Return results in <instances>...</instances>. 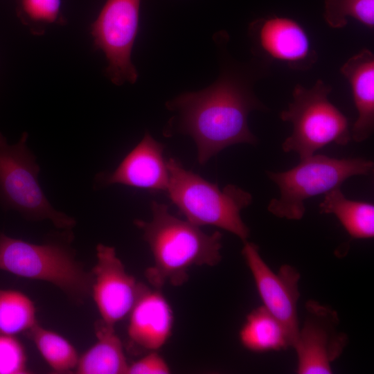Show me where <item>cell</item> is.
Wrapping results in <instances>:
<instances>
[{
  "mask_svg": "<svg viewBox=\"0 0 374 374\" xmlns=\"http://www.w3.org/2000/svg\"><path fill=\"white\" fill-rule=\"evenodd\" d=\"M224 60L212 84L181 93L166 104L176 114L170 131L192 137L200 164L231 145H255L258 140L249 130L248 116L252 111L267 109L255 95L253 87L270 73L271 64L256 57L245 64Z\"/></svg>",
  "mask_w": 374,
  "mask_h": 374,
  "instance_id": "cell-1",
  "label": "cell"
},
{
  "mask_svg": "<svg viewBox=\"0 0 374 374\" xmlns=\"http://www.w3.org/2000/svg\"><path fill=\"white\" fill-rule=\"evenodd\" d=\"M152 220H136L134 223L143 231L154 264L145 276L149 283L161 289L166 283L181 286L188 278L193 266H215L222 258V234L208 235L199 226L170 214L167 205L153 201Z\"/></svg>",
  "mask_w": 374,
  "mask_h": 374,
  "instance_id": "cell-2",
  "label": "cell"
},
{
  "mask_svg": "<svg viewBox=\"0 0 374 374\" xmlns=\"http://www.w3.org/2000/svg\"><path fill=\"white\" fill-rule=\"evenodd\" d=\"M167 166L168 197L188 222L198 226H217L235 235L243 242L247 241L249 229L240 212L252 202L249 192L233 184L221 190L216 184L186 170L172 158L167 161Z\"/></svg>",
  "mask_w": 374,
  "mask_h": 374,
  "instance_id": "cell-3",
  "label": "cell"
},
{
  "mask_svg": "<svg viewBox=\"0 0 374 374\" xmlns=\"http://www.w3.org/2000/svg\"><path fill=\"white\" fill-rule=\"evenodd\" d=\"M373 168L372 161L363 158L336 159L314 154L300 159L290 170L267 171L280 190V197L271 199L267 210L280 218L299 220L305 214L306 199L340 188L351 177L368 175Z\"/></svg>",
  "mask_w": 374,
  "mask_h": 374,
  "instance_id": "cell-4",
  "label": "cell"
},
{
  "mask_svg": "<svg viewBox=\"0 0 374 374\" xmlns=\"http://www.w3.org/2000/svg\"><path fill=\"white\" fill-rule=\"evenodd\" d=\"M332 87L318 80L310 89L297 84L288 108L280 113L292 132L282 143L285 152H294L300 159L308 157L328 144L344 145L351 139L347 117L329 100Z\"/></svg>",
  "mask_w": 374,
  "mask_h": 374,
  "instance_id": "cell-5",
  "label": "cell"
},
{
  "mask_svg": "<svg viewBox=\"0 0 374 374\" xmlns=\"http://www.w3.org/2000/svg\"><path fill=\"white\" fill-rule=\"evenodd\" d=\"M0 269L50 283L81 301L91 294L93 276L60 244H35L0 233Z\"/></svg>",
  "mask_w": 374,
  "mask_h": 374,
  "instance_id": "cell-6",
  "label": "cell"
},
{
  "mask_svg": "<svg viewBox=\"0 0 374 374\" xmlns=\"http://www.w3.org/2000/svg\"><path fill=\"white\" fill-rule=\"evenodd\" d=\"M24 132L15 144H9L0 132V205L18 211L30 220H50L59 229H69L75 220L55 209L38 181L39 167L27 146Z\"/></svg>",
  "mask_w": 374,
  "mask_h": 374,
  "instance_id": "cell-7",
  "label": "cell"
},
{
  "mask_svg": "<svg viewBox=\"0 0 374 374\" xmlns=\"http://www.w3.org/2000/svg\"><path fill=\"white\" fill-rule=\"evenodd\" d=\"M141 3V0H106L91 25L93 46L107 60L105 74L117 86L134 84L139 77L132 53L139 30Z\"/></svg>",
  "mask_w": 374,
  "mask_h": 374,
  "instance_id": "cell-8",
  "label": "cell"
},
{
  "mask_svg": "<svg viewBox=\"0 0 374 374\" xmlns=\"http://www.w3.org/2000/svg\"><path fill=\"white\" fill-rule=\"evenodd\" d=\"M337 312L309 300L305 315L292 345L297 355L299 374H329L332 364L343 353L348 336L339 328Z\"/></svg>",
  "mask_w": 374,
  "mask_h": 374,
  "instance_id": "cell-9",
  "label": "cell"
},
{
  "mask_svg": "<svg viewBox=\"0 0 374 374\" xmlns=\"http://www.w3.org/2000/svg\"><path fill=\"white\" fill-rule=\"evenodd\" d=\"M253 57L269 64H282L292 70H310L317 62L303 27L293 19L270 16L256 19L248 28Z\"/></svg>",
  "mask_w": 374,
  "mask_h": 374,
  "instance_id": "cell-10",
  "label": "cell"
},
{
  "mask_svg": "<svg viewBox=\"0 0 374 374\" xmlns=\"http://www.w3.org/2000/svg\"><path fill=\"white\" fill-rule=\"evenodd\" d=\"M242 253L252 274L262 306L284 326L292 346L299 329L296 308L300 296L299 272L290 265H283L275 273L260 255L258 247L247 240L244 242Z\"/></svg>",
  "mask_w": 374,
  "mask_h": 374,
  "instance_id": "cell-11",
  "label": "cell"
},
{
  "mask_svg": "<svg viewBox=\"0 0 374 374\" xmlns=\"http://www.w3.org/2000/svg\"><path fill=\"white\" fill-rule=\"evenodd\" d=\"M96 258L91 294L101 320L115 326L129 315L143 284L125 271L114 247L98 244Z\"/></svg>",
  "mask_w": 374,
  "mask_h": 374,
  "instance_id": "cell-12",
  "label": "cell"
},
{
  "mask_svg": "<svg viewBox=\"0 0 374 374\" xmlns=\"http://www.w3.org/2000/svg\"><path fill=\"white\" fill-rule=\"evenodd\" d=\"M129 316V342L136 351H158L172 335V310L159 289L143 285Z\"/></svg>",
  "mask_w": 374,
  "mask_h": 374,
  "instance_id": "cell-13",
  "label": "cell"
},
{
  "mask_svg": "<svg viewBox=\"0 0 374 374\" xmlns=\"http://www.w3.org/2000/svg\"><path fill=\"white\" fill-rule=\"evenodd\" d=\"M164 145L149 133L125 156L116 170L98 175L104 185L120 184L150 190H166L169 172L163 156Z\"/></svg>",
  "mask_w": 374,
  "mask_h": 374,
  "instance_id": "cell-14",
  "label": "cell"
},
{
  "mask_svg": "<svg viewBox=\"0 0 374 374\" xmlns=\"http://www.w3.org/2000/svg\"><path fill=\"white\" fill-rule=\"evenodd\" d=\"M349 82L358 116L351 130L357 143L367 139L374 130V55L367 48L350 57L340 68Z\"/></svg>",
  "mask_w": 374,
  "mask_h": 374,
  "instance_id": "cell-15",
  "label": "cell"
},
{
  "mask_svg": "<svg viewBox=\"0 0 374 374\" xmlns=\"http://www.w3.org/2000/svg\"><path fill=\"white\" fill-rule=\"evenodd\" d=\"M96 341L81 357L75 368L79 374H127L128 363L114 326L100 320L96 326Z\"/></svg>",
  "mask_w": 374,
  "mask_h": 374,
  "instance_id": "cell-16",
  "label": "cell"
},
{
  "mask_svg": "<svg viewBox=\"0 0 374 374\" xmlns=\"http://www.w3.org/2000/svg\"><path fill=\"white\" fill-rule=\"evenodd\" d=\"M319 212L335 215L353 238L368 239L374 236V205L347 199L340 188L324 194Z\"/></svg>",
  "mask_w": 374,
  "mask_h": 374,
  "instance_id": "cell-17",
  "label": "cell"
},
{
  "mask_svg": "<svg viewBox=\"0 0 374 374\" xmlns=\"http://www.w3.org/2000/svg\"><path fill=\"white\" fill-rule=\"evenodd\" d=\"M239 337L242 346L253 352L278 350L290 346L284 326L263 306L247 315Z\"/></svg>",
  "mask_w": 374,
  "mask_h": 374,
  "instance_id": "cell-18",
  "label": "cell"
},
{
  "mask_svg": "<svg viewBox=\"0 0 374 374\" xmlns=\"http://www.w3.org/2000/svg\"><path fill=\"white\" fill-rule=\"evenodd\" d=\"M28 332L39 353L53 371L66 373L75 369L79 356L67 339L37 323Z\"/></svg>",
  "mask_w": 374,
  "mask_h": 374,
  "instance_id": "cell-19",
  "label": "cell"
},
{
  "mask_svg": "<svg viewBox=\"0 0 374 374\" xmlns=\"http://www.w3.org/2000/svg\"><path fill=\"white\" fill-rule=\"evenodd\" d=\"M36 323V309L30 298L17 290L0 289V334L15 336Z\"/></svg>",
  "mask_w": 374,
  "mask_h": 374,
  "instance_id": "cell-20",
  "label": "cell"
},
{
  "mask_svg": "<svg viewBox=\"0 0 374 374\" xmlns=\"http://www.w3.org/2000/svg\"><path fill=\"white\" fill-rule=\"evenodd\" d=\"M21 22L35 35H42L53 24L64 25L62 0H15Z\"/></svg>",
  "mask_w": 374,
  "mask_h": 374,
  "instance_id": "cell-21",
  "label": "cell"
},
{
  "mask_svg": "<svg viewBox=\"0 0 374 374\" xmlns=\"http://www.w3.org/2000/svg\"><path fill=\"white\" fill-rule=\"evenodd\" d=\"M323 17L332 28L345 27L352 17L373 30L374 0H325Z\"/></svg>",
  "mask_w": 374,
  "mask_h": 374,
  "instance_id": "cell-22",
  "label": "cell"
},
{
  "mask_svg": "<svg viewBox=\"0 0 374 374\" xmlns=\"http://www.w3.org/2000/svg\"><path fill=\"white\" fill-rule=\"evenodd\" d=\"M29 373L22 344L15 336L0 334V374Z\"/></svg>",
  "mask_w": 374,
  "mask_h": 374,
  "instance_id": "cell-23",
  "label": "cell"
},
{
  "mask_svg": "<svg viewBox=\"0 0 374 374\" xmlns=\"http://www.w3.org/2000/svg\"><path fill=\"white\" fill-rule=\"evenodd\" d=\"M170 368L158 351L147 353L139 359L129 364L127 374H168Z\"/></svg>",
  "mask_w": 374,
  "mask_h": 374,
  "instance_id": "cell-24",
  "label": "cell"
}]
</instances>
